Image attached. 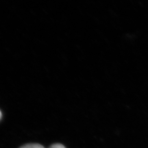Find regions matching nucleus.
<instances>
[{
    "instance_id": "1",
    "label": "nucleus",
    "mask_w": 148,
    "mask_h": 148,
    "mask_svg": "<svg viewBox=\"0 0 148 148\" xmlns=\"http://www.w3.org/2000/svg\"><path fill=\"white\" fill-rule=\"evenodd\" d=\"M20 148H45L41 144L32 143V144H26Z\"/></svg>"
},
{
    "instance_id": "2",
    "label": "nucleus",
    "mask_w": 148,
    "mask_h": 148,
    "mask_svg": "<svg viewBox=\"0 0 148 148\" xmlns=\"http://www.w3.org/2000/svg\"><path fill=\"white\" fill-rule=\"evenodd\" d=\"M49 148H65V147L63 145L61 144H54L52 145Z\"/></svg>"
},
{
    "instance_id": "3",
    "label": "nucleus",
    "mask_w": 148,
    "mask_h": 148,
    "mask_svg": "<svg viewBox=\"0 0 148 148\" xmlns=\"http://www.w3.org/2000/svg\"><path fill=\"white\" fill-rule=\"evenodd\" d=\"M1 117H2V113H1V112L0 111V119H1Z\"/></svg>"
}]
</instances>
